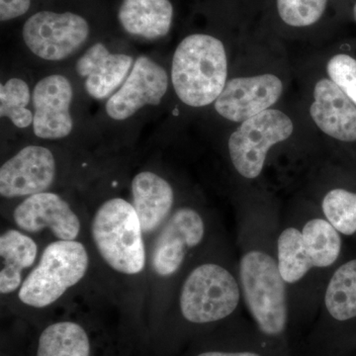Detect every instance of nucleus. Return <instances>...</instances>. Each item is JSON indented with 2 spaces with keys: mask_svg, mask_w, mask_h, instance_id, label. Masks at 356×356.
I'll use <instances>...</instances> for the list:
<instances>
[{
  "mask_svg": "<svg viewBox=\"0 0 356 356\" xmlns=\"http://www.w3.org/2000/svg\"><path fill=\"white\" fill-rule=\"evenodd\" d=\"M353 19H355V21L356 22V2L355 3V6H353Z\"/></svg>",
  "mask_w": 356,
  "mask_h": 356,
  "instance_id": "nucleus-28",
  "label": "nucleus"
},
{
  "mask_svg": "<svg viewBox=\"0 0 356 356\" xmlns=\"http://www.w3.org/2000/svg\"><path fill=\"white\" fill-rule=\"evenodd\" d=\"M90 35V25L81 14L42 10L32 14L22 27L28 50L49 62H58L74 55Z\"/></svg>",
  "mask_w": 356,
  "mask_h": 356,
  "instance_id": "nucleus-9",
  "label": "nucleus"
},
{
  "mask_svg": "<svg viewBox=\"0 0 356 356\" xmlns=\"http://www.w3.org/2000/svg\"><path fill=\"white\" fill-rule=\"evenodd\" d=\"M32 6V0H0V21L17 19L22 17Z\"/></svg>",
  "mask_w": 356,
  "mask_h": 356,
  "instance_id": "nucleus-26",
  "label": "nucleus"
},
{
  "mask_svg": "<svg viewBox=\"0 0 356 356\" xmlns=\"http://www.w3.org/2000/svg\"><path fill=\"white\" fill-rule=\"evenodd\" d=\"M89 267V255L77 241L51 242L44 248L18 290L21 303L31 308L53 305L83 280Z\"/></svg>",
  "mask_w": 356,
  "mask_h": 356,
  "instance_id": "nucleus-7",
  "label": "nucleus"
},
{
  "mask_svg": "<svg viewBox=\"0 0 356 356\" xmlns=\"http://www.w3.org/2000/svg\"><path fill=\"white\" fill-rule=\"evenodd\" d=\"M177 307L182 320L194 325L226 322L245 308L236 259L226 245H213L185 273Z\"/></svg>",
  "mask_w": 356,
  "mask_h": 356,
  "instance_id": "nucleus-3",
  "label": "nucleus"
},
{
  "mask_svg": "<svg viewBox=\"0 0 356 356\" xmlns=\"http://www.w3.org/2000/svg\"><path fill=\"white\" fill-rule=\"evenodd\" d=\"M280 220L266 203L242 204L236 220V266L243 306L259 334L270 339L283 337L291 322L276 255Z\"/></svg>",
  "mask_w": 356,
  "mask_h": 356,
  "instance_id": "nucleus-2",
  "label": "nucleus"
},
{
  "mask_svg": "<svg viewBox=\"0 0 356 356\" xmlns=\"http://www.w3.org/2000/svg\"><path fill=\"white\" fill-rule=\"evenodd\" d=\"M57 175L55 156L48 147L30 145L21 149L0 168V195L26 198L46 192Z\"/></svg>",
  "mask_w": 356,
  "mask_h": 356,
  "instance_id": "nucleus-11",
  "label": "nucleus"
},
{
  "mask_svg": "<svg viewBox=\"0 0 356 356\" xmlns=\"http://www.w3.org/2000/svg\"><path fill=\"white\" fill-rule=\"evenodd\" d=\"M32 95L29 86L18 77L9 79L0 86V116L9 121L18 129L33 125L34 113L28 108Z\"/></svg>",
  "mask_w": 356,
  "mask_h": 356,
  "instance_id": "nucleus-23",
  "label": "nucleus"
},
{
  "mask_svg": "<svg viewBox=\"0 0 356 356\" xmlns=\"http://www.w3.org/2000/svg\"><path fill=\"white\" fill-rule=\"evenodd\" d=\"M14 224L24 233L49 229L57 240L76 241L81 222L69 203L54 192H41L23 199L13 211Z\"/></svg>",
  "mask_w": 356,
  "mask_h": 356,
  "instance_id": "nucleus-12",
  "label": "nucleus"
},
{
  "mask_svg": "<svg viewBox=\"0 0 356 356\" xmlns=\"http://www.w3.org/2000/svg\"><path fill=\"white\" fill-rule=\"evenodd\" d=\"M72 99L74 88L67 77L51 74L40 79L32 93L35 136L43 140L67 137L74 128L70 114Z\"/></svg>",
  "mask_w": 356,
  "mask_h": 356,
  "instance_id": "nucleus-14",
  "label": "nucleus"
},
{
  "mask_svg": "<svg viewBox=\"0 0 356 356\" xmlns=\"http://www.w3.org/2000/svg\"><path fill=\"white\" fill-rule=\"evenodd\" d=\"M327 72L339 88L356 105V57L350 53H337L330 58Z\"/></svg>",
  "mask_w": 356,
  "mask_h": 356,
  "instance_id": "nucleus-25",
  "label": "nucleus"
},
{
  "mask_svg": "<svg viewBox=\"0 0 356 356\" xmlns=\"http://www.w3.org/2000/svg\"><path fill=\"white\" fill-rule=\"evenodd\" d=\"M195 356H264L259 351L254 350H210L202 351Z\"/></svg>",
  "mask_w": 356,
  "mask_h": 356,
  "instance_id": "nucleus-27",
  "label": "nucleus"
},
{
  "mask_svg": "<svg viewBox=\"0 0 356 356\" xmlns=\"http://www.w3.org/2000/svg\"><path fill=\"white\" fill-rule=\"evenodd\" d=\"M318 313L322 322L329 325L356 321V257L337 267L325 286Z\"/></svg>",
  "mask_w": 356,
  "mask_h": 356,
  "instance_id": "nucleus-19",
  "label": "nucleus"
},
{
  "mask_svg": "<svg viewBox=\"0 0 356 356\" xmlns=\"http://www.w3.org/2000/svg\"><path fill=\"white\" fill-rule=\"evenodd\" d=\"M119 24L137 38H163L172 29L173 6L170 0H123L117 13Z\"/></svg>",
  "mask_w": 356,
  "mask_h": 356,
  "instance_id": "nucleus-18",
  "label": "nucleus"
},
{
  "mask_svg": "<svg viewBox=\"0 0 356 356\" xmlns=\"http://www.w3.org/2000/svg\"><path fill=\"white\" fill-rule=\"evenodd\" d=\"M38 257V245L19 229H6L0 236V293L13 294L20 289L23 273L31 268Z\"/></svg>",
  "mask_w": 356,
  "mask_h": 356,
  "instance_id": "nucleus-20",
  "label": "nucleus"
},
{
  "mask_svg": "<svg viewBox=\"0 0 356 356\" xmlns=\"http://www.w3.org/2000/svg\"><path fill=\"white\" fill-rule=\"evenodd\" d=\"M327 0H277L281 19L292 27H307L322 17Z\"/></svg>",
  "mask_w": 356,
  "mask_h": 356,
  "instance_id": "nucleus-24",
  "label": "nucleus"
},
{
  "mask_svg": "<svg viewBox=\"0 0 356 356\" xmlns=\"http://www.w3.org/2000/svg\"><path fill=\"white\" fill-rule=\"evenodd\" d=\"M282 92V81L274 74L236 77L227 81L221 95L214 102L215 110L227 120L243 123L270 109Z\"/></svg>",
  "mask_w": 356,
  "mask_h": 356,
  "instance_id": "nucleus-13",
  "label": "nucleus"
},
{
  "mask_svg": "<svg viewBox=\"0 0 356 356\" xmlns=\"http://www.w3.org/2000/svg\"><path fill=\"white\" fill-rule=\"evenodd\" d=\"M90 339L83 325L63 321L44 327L36 356H90Z\"/></svg>",
  "mask_w": 356,
  "mask_h": 356,
  "instance_id": "nucleus-21",
  "label": "nucleus"
},
{
  "mask_svg": "<svg viewBox=\"0 0 356 356\" xmlns=\"http://www.w3.org/2000/svg\"><path fill=\"white\" fill-rule=\"evenodd\" d=\"M168 83L165 67L147 56H140L125 83L107 100L106 113L113 120H127L144 107L159 105Z\"/></svg>",
  "mask_w": 356,
  "mask_h": 356,
  "instance_id": "nucleus-10",
  "label": "nucleus"
},
{
  "mask_svg": "<svg viewBox=\"0 0 356 356\" xmlns=\"http://www.w3.org/2000/svg\"><path fill=\"white\" fill-rule=\"evenodd\" d=\"M293 131L290 117L277 109H267L243 122L229 138V158L234 170L248 181L259 179L271 147L289 139Z\"/></svg>",
  "mask_w": 356,
  "mask_h": 356,
  "instance_id": "nucleus-8",
  "label": "nucleus"
},
{
  "mask_svg": "<svg viewBox=\"0 0 356 356\" xmlns=\"http://www.w3.org/2000/svg\"><path fill=\"white\" fill-rule=\"evenodd\" d=\"M211 233V221L202 211L179 206L159 231L152 248V270L163 280L186 273L212 247Z\"/></svg>",
  "mask_w": 356,
  "mask_h": 356,
  "instance_id": "nucleus-6",
  "label": "nucleus"
},
{
  "mask_svg": "<svg viewBox=\"0 0 356 356\" xmlns=\"http://www.w3.org/2000/svg\"><path fill=\"white\" fill-rule=\"evenodd\" d=\"M131 193L144 235L159 232L175 210V189L158 173H137L131 184Z\"/></svg>",
  "mask_w": 356,
  "mask_h": 356,
  "instance_id": "nucleus-17",
  "label": "nucleus"
},
{
  "mask_svg": "<svg viewBox=\"0 0 356 356\" xmlns=\"http://www.w3.org/2000/svg\"><path fill=\"white\" fill-rule=\"evenodd\" d=\"M315 203L343 238L356 236V188L329 187Z\"/></svg>",
  "mask_w": 356,
  "mask_h": 356,
  "instance_id": "nucleus-22",
  "label": "nucleus"
},
{
  "mask_svg": "<svg viewBox=\"0 0 356 356\" xmlns=\"http://www.w3.org/2000/svg\"><path fill=\"white\" fill-rule=\"evenodd\" d=\"M227 79L228 58L221 40L207 34H192L175 49L172 83L184 104L199 108L216 102Z\"/></svg>",
  "mask_w": 356,
  "mask_h": 356,
  "instance_id": "nucleus-4",
  "label": "nucleus"
},
{
  "mask_svg": "<svg viewBox=\"0 0 356 356\" xmlns=\"http://www.w3.org/2000/svg\"><path fill=\"white\" fill-rule=\"evenodd\" d=\"M126 54L111 53L104 44H93L77 60V74L83 79L84 89L95 99L112 96L125 83L134 65Z\"/></svg>",
  "mask_w": 356,
  "mask_h": 356,
  "instance_id": "nucleus-16",
  "label": "nucleus"
},
{
  "mask_svg": "<svg viewBox=\"0 0 356 356\" xmlns=\"http://www.w3.org/2000/svg\"><path fill=\"white\" fill-rule=\"evenodd\" d=\"M310 114L325 135L343 144L356 145V105L332 79L316 83Z\"/></svg>",
  "mask_w": 356,
  "mask_h": 356,
  "instance_id": "nucleus-15",
  "label": "nucleus"
},
{
  "mask_svg": "<svg viewBox=\"0 0 356 356\" xmlns=\"http://www.w3.org/2000/svg\"><path fill=\"white\" fill-rule=\"evenodd\" d=\"M98 254L116 273L138 275L146 267L144 233L132 203L115 197L103 202L90 222Z\"/></svg>",
  "mask_w": 356,
  "mask_h": 356,
  "instance_id": "nucleus-5",
  "label": "nucleus"
},
{
  "mask_svg": "<svg viewBox=\"0 0 356 356\" xmlns=\"http://www.w3.org/2000/svg\"><path fill=\"white\" fill-rule=\"evenodd\" d=\"M343 236L315 202L302 204L280 216L276 255L291 321L318 313L325 286L343 262Z\"/></svg>",
  "mask_w": 356,
  "mask_h": 356,
  "instance_id": "nucleus-1",
  "label": "nucleus"
}]
</instances>
